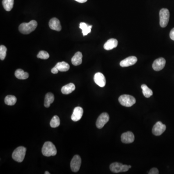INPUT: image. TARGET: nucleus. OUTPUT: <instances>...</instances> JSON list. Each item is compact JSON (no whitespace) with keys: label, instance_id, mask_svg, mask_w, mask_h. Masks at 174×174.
<instances>
[{"label":"nucleus","instance_id":"21","mask_svg":"<svg viewBox=\"0 0 174 174\" xmlns=\"http://www.w3.org/2000/svg\"><path fill=\"white\" fill-rule=\"evenodd\" d=\"M92 25H88L84 22H81L80 24V28L82 30L83 36L88 35V34L91 32Z\"/></svg>","mask_w":174,"mask_h":174},{"label":"nucleus","instance_id":"19","mask_svg":"<svg viewBox=\"0 0 174 174\" xmlns=\"http://www.w3.org/2000/svg\"><path fill=\"white\" fill-rule=\"evenodd\" d=\"M54 101V95L51 92H48L46 94L44 98V106L46 108H49L50 105L52 104Z\"/></svg>","mask_w":174,"mask_h":174},{"label":"nucleus","instance_id":"31","mask_svg":"<svg viewBox=\"0 0 174 174\" xmlns=\"http://www.w3.org/2000/svg\"><path fill=\"white\" fill-rule=\"evenodd\" d=\"M59 71L58 69V68H57L56 66L54 67L51 69V71L52 73L54 74H58V73Z\"/></svg>","mask_w":174,"mask_h":174},{"label":"nucleus","instance_id":"20","mask_svg":"<svg viewBox=\"0 0 174 174\" xmlns=\"http://www.w3.org/2000/svg\"><path fill=\"white\" fill-rule=\"evenodd\" d=\"M16 77L19 80H26L29 77V75L21 69H17L15 73Z\"/></svg>","mask_w":174,"mask_h":174},{"label":"nucleus","instance_id":"28","mask_svg":"<svg viewBox=\"0 0 174 174\" xmlns=\"http://www.w3.org/2000/svg\"><path fill=\"white\" fill-rule=\"evenodd\" d=\"M37 57L38 58L41 59L47 60L49 58V55L46 51H40L37 55Z\"/></svg>","mask_w":174,"mask_h":174},{"label":"nucleus","instance_id":"3","mask_svg":"<svg viewBox=\"0 0 174 174\" xmlns=\"http://www.w3.org/2000/svg\"><path fill=\"white\" fill-rule=\"evenodd\" d=\"M26 148L24 147H17L12 154V158L14 160L21 162H23L26 155Z\"/></svg>","mask_w":174,"mask_h":174},{"label":"nucleus","instance_id":"13","mask_svg":"<svg viewBox=\"0 0 174 174\" xmlns=\"http://www.w3.org/2000/svg\"><path fill=\"white\" fill-rule=\"evenodd\" d=\"M83 114V109L80 106L75 108L71 116V119L74 122H77L82 118Z\"/></svg>","mask_w":174,"mask_h":174},{"label":"nucleus","instance_id":"10","mask_svg":"<svg viewBox=\"0 0 174 174\" xmlns=\"http://www.w3.org/2000/svg\"><path fill=\"white\" fill-rule=\"evenodd\" d=\"M166 61L163 58H160L154 61L152 64V68L156 71H159L165 67Z\"/></svg>","mask_w":174,"mask_h":174},{"label":"nucleus","instance_id":"15","mask_svg":"<svg viewBox=\"0 0 174 174\" xmlns=\"http://www.w3.org/2000/svg\"><path fill=\"white\" fill-rule=\"evenodd\" d=\"M49 26L51 29L60 32L62 30V26L60 20L56 18H52L49 22Z\"/></svg>","mask_w":174,"mask_h":174},{"label":"nucleus","instance_id":"24","mask_svg":"<svg viewBox=\"0 0 174 174\" xmlns=\"http://www.w3.org/2000/svg\"><path fill=\"white\" fill-rule=\"evenodd\" d=\"M141 89H142L143 94L145 97L150 98L153 95V91L151 89L148 88L146 85L145 84L142 85Z\"/></svg>","mask_w":174,"mask_h":174},{"label":"nucleus","instance_id":"14","mask_svg":"<svg viewBox=\"0 0 174 174\" xmlns=\"http://www.w3.org/2000/svg\"><path fill=\"white\" fill-rule=\"evenodd\" d=\"M121 140L122 142L125 144H129L133 142L134 140V136L131 132L124 133L121 136Z\"/></svg>","mask_w":174,"mask_h":174},{"label":"nucleus","instance_id":"25","mask_svg":"<svg viewBox=\"0 0 174 174\" xmlns=\"http://www.w3.org/2000/svg\"><path fill=\"white\" fill-rule=\"evenodd\" d=\"M16 97L13 95H7L5 98V102L8 105H14L16 102Z\"/></svg>","mask_w":174,"mask_h":174},{"label":"nucleus","instance_id":"8","mask_svg":"<svg viewBox=\"0 0 174 174\" xmlns=\"http://www.w3.org/2000/svg\"><path fill=\"white\" fill-rule=\"evenodd\" d=\"M81 165V159L79 155H75L72 159L70 166L72 171L74 172H77L80 170Z\"/></svg>","mask_w":174,"mask_h":174},{"label":"nucleus","instance_id":"9","mask_svg":"<svg viewBox=\"0 0 174 174\" xmlns=\"http://www.w3.org/2000/svg\"><path fill=\"white\" fill-rule=\"evenodd\" d=\"M166 126L162 122H158L153 126L152 133L156 136H159L163 133L166 130Z\"/></svg>","mask_w":174,"mask_h":174},{"label":"nucleus","instance_id":"26","mask_svg":"<svg viewBox=\"0 0 174 174\" xmlns=\"http://www.w3.org/2000/svg\"><path fill=\"white\" fill-rule=\"evenodd\" d=\"M60 125V119L58 116H54L52 118L50 122V125L51 127H58Z\"/></svg>","mask_w":174,"mask_h":174},{"label":"nucleus","instance_id":"33","mask_svg":"<svg viewBox=\"0 0 174 174\" xmlns=\"http://www.w3.org/2000/svg\"><path fill=\"white\" fill-rule=\"evenodd\" d=\"M44 174H50V173L48 172V171H46V172H44Z\"/></svg>","mask_w":174,"mask_h":174},{"label":"nucleus","instance_id":"11","mask_svg":"<svg viewBox=\"0 0 174 174\" xmlns=\"http://www.w3.org/2000/svg\"><path fill=\"white\" fill-rule=\"evenodd\" d=\"M94 81L95 83L100 87H104L105 86L106 84L105 77L104 75L101 73L98 72L95 74L94 76Z\"/></svg>","mask_w":174,"mask_h":174},{"label":"nucleus","instance_id":"2","mask_svg":"<svg viewBox=\"0 0 174 174\" xmlns=\"http://www.w3.org/2000/svg\"><path fill=\"white\" fill-rule=\"evenodd\" d=\"M42 154L44 156L50 157L55 156L57 154V149L55 145L51 142L44 143L42 149Z\"/></svg>","mask_w":174,"mask_h":174},{"label":"nucleus","instance_id":"1","mask_svg":"<svg viewBox=\"0 0 174 174\" xmlns=\"http://www.w3.org/2000/svg\"><path fill=\"white\" fill-rule=\"evenodd\" d=\"M37 26V22L34 20H32L28 23H22L19 26L20 32L24 34H29L34 31Z\"/></svg>","mask_w":174,"mask_h":174},{"label":"nucleus","instance_id":"32","mask_svg":"<svg viewBox=\"0 0 174 174\" xmlns=\"http://www.w3.org/2000/svg\"><path fill=\"white\" fill-rule=\"evenodd\" d=\"M75 1L80 3H84V2H86L88 0H75Z\"/></svg>","mask_w":174,"mask_h":174},{"label":"nucleus","instance_id":"4","mask_svg":"<svg viewBox=\"0 0 174 174\" xmlns=\"http://www.w3.org/2000/svg\"><path fill=\"white\" fill-rule=\"evenodd\" d=\"M119 101L122 105L126 107H131L136 103V100L134 97L130 95H122L119 98Z\"/></svg>","mask_w":174,"mask_h":174},{"label":"nucleus","instance_id":"6","mask_svg":"<svg viewBox=\"0 0 174 174\" xmlns=\"http://www.w3.org/2000/svg\"><path fill=\"white\" fill-rule=\"evenodd\" d=\"M131 168V165H123L119 162H114L110 165V169L113 173H119L127 171Z\"/></svg>","mask_w":174,"mask_h":174},{"label":"nucleus","instance_id":"18","mask_svg":"<svg viewBox=\"0 0 174 174\" xmlns=\"http://www.w3.org/2000/svg\"><path fill=\"white\" fill-rule=\"evenodd\" d=\"M75 89H76V86L75 84L70 83L62 87L61 89V91L63 94H69L74 91Z\"/></svg>","mask_w":174,"mask_h":174},{"label":"nucleus","instance_id":"27","mask_svg":"<svg viewBox=\"0 0 174 174\" xmlns=\"http://www.w3.org/2000/svg\"><path fill=\"white\" fill-rule=\"evenodd\" d=\"M7 48L4 45H1L0 46V59L3 61L6 56Z\"/></svg>","mask_w":174,"mask_h":174},{"label":"nucleus","instance_id":"17","mask_svg":"<svg viewBox=\"0 0 174 174\" xmlns=\"http://www.w3.org/2000/svg\"><path fill=\"white\" fill-rule=\"evenodd\" d=\"M72 64L75 66L80 65L82 62V54L81 52L78 51L76 53L71 59Z\"/></svg>","mask_w":174,"mask_h":174},{"label":"nucleus","instance_id":"22","mask_svg":"<svg viewBox=\"0 0 174 174\" xmlns=\"http://www.w3.org/2000/svg\"><path fill=\"white\" fill-rule=\"evenodd\" d=\"M55 66L58 68L59 71L60 72H66L70 69L69 64L65 62H59L56 64Z\"/></svg>","mask_w":174,"mask_h":174},{"label":"nucleus","instance_id":"5","mask_svg":"<svg viewBox=\"0 0 174 174\" xmlns=\"http://www.w3.org/2000/svg\"><path fill=\"white\" fill-rule=\"evenodd\" d=\"M160 16V25L162 28L167 26L169 20V11L166 8H162L159 13Z\"/></svg>","mask_w":174,"mask_h":174},{"label":"nucleus","instance_id":"16","mask_svg":"<svg viewBox=\"0 0 174 174\" xmlns=\"http://www.w3.org/2000/svg\"><path fill=\"white\" fill-rule=\"evenodd\" d=\"M118 42L116 39L111 38L109 39L105 44L104 48L106 50H110L115 48L118 46Z\"/></svg>","mask_w":174,"mask_h":174},{"label":"nucleus","instance_id":"30","mask_svg":"<svg viewBox=\"0 0 174 174\" xmlns=\"http://www.w3.org/2000/svg\"><path fill=\"white\" fill-rule=\"evenodd\" d=\"M170 37L172 40L174 41V28L171 30L170 33Z\"/></svg>","mask_w":174,"mask_h":174},{"label":"nucleus","instance_id":"7","mask_svg":"<svg viewBox=\"0 0 174 174\" xmlns=\"http://www.w3.org/2000/svg\"><path fill=\"white\" fill-rule=\"evenodd\" d=\"M109 120V116L107 113H103L98 117L96 121V127L98 129H102Z\"/></svg>","mask_w":174,"mask_h":174},{"label":"nucleus","instance_id":"23","mask_svg":"<svg viewBox=\"0 0 174 174\" xmlns=\"http://www.w3.org/2000/svg\"><path fill=\"white\" fill-rule=\"evenodd\" d=\"M2 5L6 11H10L14 6V0H2Z\"/></svg>","mask_w":174,"mask_h":174},{"label":"nucleus","instance_id":"12","mask_svg":"<svg viewBox=\"0 0 174 174\" xmlns=\"http://www.w3.org/2000/svg\"><path fill=\"white\" fill-rule=\"evenodd\" d=\"M137 61V59L135 56H130L121 61L120 66L123 67L130 66L136 64Z\"/></svg>","mask_w":174,"mask_h":174},{"label":"nucleus","instance_id":"29","mask_svg":"<svg viewBox=\"0 0 174 174\" xmlns=\"http://www.w3.org/2000/svg\"><path fill=\"white\" fill-rule=\"evenodd\" d=\"M159 170L156 168H152L151 169L150 172L148 173L149 174H159Z\"/></svg>","mask_w":174,"mask_h":174}]
</instances>
